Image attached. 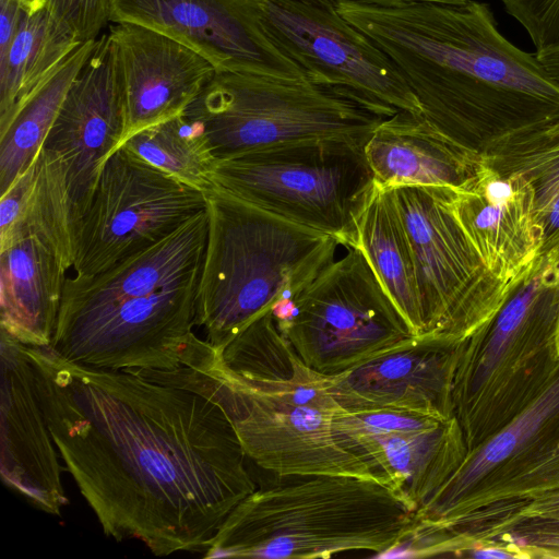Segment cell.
Masks as SVG:
<instances>
[{
  "label": "cell",
  "instance_id": "4fadbf2b",
  "mask_svg": "<svg viewBox=\"0 0 559 559\" xmlns=\"http://www.w3.org/2000/svg\"><path fill=\"white\" fill-rule=\"evenodd\" d=\"M266 35L310 81L355 93L377 114L421 107L391 59L364 33L326 9L302 0H262Z\"/></svg>",
  "mask_w": 559,
  "mask_h": 559
},
{
  "label": "cell",
  "instance_id": "cb8c5ba5",
  "mask_svg": "<svg viewBox=\"0 0 559 559\" xmlns=\"http://www.w3.org/2000/svg\"><path fill=\"white\" fill-rule=\"evenodd\" d=\"M357 247L416 335H423L413 252L389 188L374 183L357 222Z\"/></svg>",
  "mask_w": 559,
  "mask_h": 559
},
{
  "label": "cell",
  "instance_id": "5b68a950",
  "mask_svg": "<svg viewBox=\"0 0 559 559\" xmlns=\"http://www.w3.org/2000/svg\"><path fill=\"white\" fill-rule=\"evenodd\" d=\"M207 238L195 326L223 348L334 261L338 241L212 186L204 191Z\"/></svg>",
  "mask_w": 559,
  "mask_h": 559
},
{
  "label": "cell",
  "instance_id": "4316f807",
  "mask_svg": "<svg viewBox=\"0 0 559 559\" xmlns=\"http://www.w3.org/2000/svg\"><path fill=\"white\" fill-rule=\"evenodd\" d=\"M120 146L190 187L205 191L213 186L216 159L201 130L182 114L136 131Z\"/></svg>",
  "mask_w": 559,
  "mask_h": 559
},
{
  "label": "cell",
  "instance_id": "7a4b0ae2",
  "mask_svg": "<svg viewBox=\"0 0 559 559\" xmlns=\"http://www.w3.org/2000/svg\"><path fill=\"white\" fill-rule=\"evenodd\" d=\"M159 372L218 402L248 459L274 475H350L390 486L370 455L336 428L343 408L330 377L302 362L272 310L223 348L203 340L187 367Z\"/></svg>",
  "mask_w": 559,
  "mask_h": 559
},
{
  "label": "cell",
  "instance_id": "ac0fdd59",
  "mask_svg": "<svg viewBox=\"0 0 559 559\" xmlns=\"http://www.w3.org/2000/svg\"><path fill=\"white\" fill-rule=\"evenodd\" d=\"M0 331L1 479L34 508L60 516L69 499L34 368L24 345Z\"/></svg>",
  "mask_w": 559,
  "mask_h": 559
},
{
  "label": "cell",
  "instance_id": "8992f818",
  "mask_svg": "<svg viewBox=\"0 0 559 559\" xmlns=\"http://www.w3.org/2000/svg\"><path fill=\"white\" fill-rule=\"evenodd\" d=\"M558 297L559 252L546 250L490 324L460 344L452 401L467 451L504 427L546 388L524 376L549 379L559 371Z\"/></svg>",
  "mask_w": 559,
  "mask_h": 559
},
{
  "label": "cell",
  "instance_id": "f1b7e54d",
  "mask_svg": "<svg viewBox=\"0 0 559 559\" xmlns=\"http://www.w3.org/2000/svg\"><path fill=\"white\" fill-rule=\"evenodd\" d=\"M45 7L81 41L97 39L111 22V0H46Z\"/></svg>",
  "mask_w": 559,
  "mask_h": 559
},
{
  "label": "cell",
  "instance_id": "52a82bcc",
  "mask_svg": "<svg viewBox=\"0 0 559 559\" xmlns=\"http://www.w3.org/2000/svg\"><path fill=\"white\" fill-rule=\"evenodd\" d=\"M217 160L312 139L366 143L384 119L347 88L217 72L182 112Z\"/></svg>",
  "mask_w": 559,
  "mask_h": 559
},
{
  "label": "cell",
  "instance_id": "7402d4cb",
  "mask_svg": "<svg viewBox=\"0 0 559 559\" xmlns=\"http://www.w3.org/2000/svg\"><path fill=\"white\" fill-rule=\"evenodd\" d=\"M364 151L374 183L382 188L406 185L456 188L479 158L423 114L407 110L382 120Z\"/></svg>",
  "mask_w": 559,
  "mask_h": 559
},
{
  "label": "cell",
  "instance_id": "e575fe53",
  "mask_svg": "<svg viewBox=\"0 0 559 559\" xmlns=\"http://www.w3.org/2000/svg\"><path fill=\"white\" fill-rule=\"evenodd\" d=\"M545 136L549 139H558L559 140V119L546 126L544 130Z\"/></svg>",
  "mask_w": 559,
  "mask_h": 559
},
{
  "label": "cell",
  "instance_id": "8fae6325",
  "mask_svg": "<svg viewBox=\"0 0 559 559\" xmlns=\"http://www.w3.org/2000/svg\"><path fill=\"white\" fill-rule=\"evenodd\" d=\"M205 209L204 191L117 147L105 160L79 224L73 275L93 276L109 269L162 241Z\"/></svg>",
  "mask_w": 559,
  "mask_h": 559
},
{
  "label": "cell",
  "instance_id": "d6a6232c",
  "mask_svg": "<svg viewBox=\"0 0 559 559\" xmlns=\"http://www.w3.org/2000/svg\"><path fill=\"white\" fill-rule=\"evenodd\" d=\"M335 3L337 1H353V2H359V3H366V4H372V5H379V7H395L401 5L404 3L409 2H417V1H432V2H443V3H464L468 0H333Z\"/></svg>",
  "mask_w": 559,
  "mask_h": 559
},
{
  "label": "cell",
  "instance_id": "6da1fadb",
  "mask_svg": "<svg viewBox=\"0 0 559 559\" xmlns=\"http://www.w3.org/2000/svg\"><path fill=\"white\" fill-rule=\"evenodd\" d=\"M24 348L64 468L105 536L158 557L204 555L257 488L222 405L157 369H100L50 346Z\"/></svg>",
  "mask_w": 559,
  "mask_h": 559
},
{
  "label": "cell",
  "instance_id": "8d00e7d4",
  "mask_svg": "<svg viewBox=\"0 0 559 559\" xmlns=\"http://www.w3.org/2000/svg\"><path fill=\"white\" fill-rule=\"evenodd\" d=\"M306 2H310L317 4L319 7H323L326 9H335V2L333 0H302Z\"/></svg>",
  "mask_w": 559,
  "mask_h": 559
},
{
  "label": "cell",
  "instance_id": "2e32d148",
  "mask_svg": "<svg viewBox=\"0 0 559 559\" xmlns=\"http://www.w3.org/2000/svg\"><path fill=\"white\" fill-rule=\"evenodd\" d=\"M451 212L487 270L518 287L543 254L547 236L536 212V186L524 170L501 175L478 158L449 188Z\"/></svg>",
  "mask_w": 559,
  "mask_h": 559
},
{
  "label": "cell",
  "instance_id": "e0dca14e",
  "mask_svg": "<svg viewBox=\"0 0 559 559\" xmlns=\"http://www.w3.org/2000/svg\"><path fill=\"white\" fill-rule=\"evenodd\" d=\"M462 342L415 335L377 357L330 377V391L347 412H405L454 417L452 388Z\"/></svg>",
  "mask_w": 559,
  "mask_h": 559
},
{
  "label": "cell",
  "instance_id": "7c38bea8",
  "mask_svg": "<svg viewBox=\"0 0 559 559\" xmlns=\"http://www.w3.org/2000/svg\"><path fill=\"white\" fill-rule=\"evenodd\" d=\"M74 257L66 199L37 176L21 217L0 237V329L26 346H49Z\"/></svg>",
  "mask_w": 559,
  "mask_h": 559
},
{
  "label": "cell",
  "instance_id": "5bb4252c",
  "mask_svg": "<svg viewBox=\"0 0 559 559\" xmlns=\"http://www.w3.org/2000/svg\"><path fill=\"white\" fill-rule=\"evenodd\" d=\"M261 4L262 0H111V22L159 31L198 51L217 72L307 79L266 35Z\"/></svg>",
  "mask_w": 559,
  "mask_h": 559
},
{
  "label": "cell",
  "instance_id": "83f0119b",
  "mask_svg": "<svg viewBox=\"0 0 559 559\" xmlns=\"http://www.w3.org/2000/svg\"><path fill=\"white\" fill-rule=\"evenodd\" d=\"M526 31L536 51L559 46V0H500Z\"/></svg>",
  "mask_w": 559,
  "mask_h": 559
},
{
  "label": "cell",
  "instance_id": "9a60e30c",
  "mask_svg": "<svg viewBox=\"0 0 559 559\" xmlns=\"http://www.w3.org/2000/svg\"><path fill=\"white\" fill-rule=\"evenodd\" d=\"M126 116L122 88L108 34L72 82L43 147L63 167L75 237L107 157L121 145Z\"/></svg>",
  "mask_w": 559,
  "mask_h": 559
},
{
  "label": "cell",
  "instance_id": "484cf974",
  "mask_svg": "<svg viewBox=\"0 0 559 559\" xmlns=\"http://www.w3.org/2000/svg\"><path fill=\"white\" fill-rule=\"evenodd\" d=\"M96 39L82 43L29 94L0 133V195L35 163L64 97Z\"/></svg>",
  "mask_w": 559,
  "mask_h": 559
},
{
  "label": "cell",
  "instance_id": "4dcf8cb0",
  "mask_svg": "<svg viewBox=\"0 0 559 559\" xmlns=\"http://www.w3.org/2000/svg\"><path fill=\"white\" fill-rule=\"evenodd\" d=\"M25 11L17 0H0V58L10 49Z\"/></svg>",
  "mask_w": 559,
  "mask_h": 559
},
{
  "label": "cell",
  "instance_id": "30bf717a",
  "mask_svg": "<svg viewBox=\"0 0 559 559\" xmlns=\"http://www.w3.org/2000/svg\"><path fill=\"white\" fill-rule=\"evenodd\" d=\"M389 189L413 252L423 335L463 342L487 328L518 287L484 265L451 212L449 188Z\"/></svg>",
  "mask_w": 559,
  "mask_h": 559
},
{
  "label": "cell",
  "instance_id": "d590c367",
  "mask_svg": "<svg viewBox=\"0 0 559 559\" xmlns=\"http://www.w3.org/2000/svg\"><path fill=\"white\" fill-rule=\"evenodd\" d=\"M555 347L556 354L559 359V297H558V308H557V318H556V326H555Z\"/></svg>",
  "mask_w": 559,
  "mask_h": 559
},
{
  "label": "cell",
  "instance_id": "603a6c76",
  "mask_svg": "<svg viewBox=\"0 0 559 559\" xmlns=\"http://www.w3.org/2000/svg\"><path fill=\"white\" fill-rule=\"evenodd\" d=\"M559 426L558 376L511 421L468 450L445 483L415 512V520L437 522L491 472Z\"/></svg>",
  "mask_w": 559,
  "mask_h": 559
},
{
  "label": "cell",
  "instance_id": "44dd1931",
  "mask_svg": "<svg viewBox=\"0 0 559 559\" xmlns=\"http://www.w3.org/2000/svg\"><path fill=\"white\" fill-rule=\"evenodd\" d=\"M206 238L205 209L162 241L96 275L68 276L57 325L199 275Z\"/></svg>",
  "mask_w": 559,
  "mask_h": 559
},
{
  "label": "cell",
  "instance_id": "d6986e66",
  "mask_svg": "<svg viewBox=\"0 0 559 559\" xmlns=\"http://www.w3.org/2000/svg\"><path fill=\"white\" fill-rule=\"evenodd\" d=\"M336 428L377 463L390 486L416 510L453 474L467 448L455 417L442 420L405 412L350 413Z\"/></svg>",
  "mask_w": 559,
  "mask_h": 559
},
{
  "label": "cell",
  "instance_id": "836d02e7",
  "mask_svg": "<svg viewBox=\"0 0 559 559\" xmlns=\"http://www.w3.org/2000/svg\"><path fill=\"white\" fill-rule=\"evenodd\" d=\"M22 3L27 12H33L41 9L46 4V0H17Z\"/></svg>",
  "mask_w": 559,
  "mask_h": 559
},
{
  "label": "cell",
  "instance_id": "1f68e13d",
  "mask_svg": "<svg viewBox=\"0 0 559 559\" xmlns=\"http://www.w3.org/2000/svg\"><path fill=\"white\" fill-rule=\"evenodd\" d=\"M535 55L549 76L559 84V46L536 51Z\"/></svg>",
  "mask_w": 559,
  "mask_h": 559
},
{
  "label": "cell",
  "instance_id": "f546056e",
  "mask_svg": "<svg viewBox=\"0 0 559 559\" xmlns=\"http://www.w3.org/2000/svg\"><path fill=\"white\" fill-rule=\"evenodd\" d=\"M34 164L0 195V237L4 236L22 215L34 186Z\"/></svg>",
  "mask_w": 559,
  "mask_h": 559
},
{
  "label": "cell",
  "instance_id": "ffe728a7",
  "mask_svg": "<svg viewBox=\"0 0 559 559\" xmlns=\"http://www.w3.org/2000/svg\"><path fill=\"white\" fill-rule=\"evenodd\" d=\"M107 34L122 88L123 141L143 128L181 115L217 73L194 49L142 24L111 22Z\"/></svg>",
  "mask_w": 559,
  "mask_h": 559
},
{
  "label": "cell",
  "instance_id": "9c48e42d",
  "mask_svg": "<svg viewBox=\"0 0 559 559\" xmlns=\"http://www.w3.org/2000/svg\"><path fill=\"white\" fill-rule=\"evenodd\" d=\"M272 313L302 362L326 377L416 335L364 253L353 247Z\"/></svg>",
  "mask_w": 559,
  "mask_h": 559
},
{
  "label": "cell",
  "instance_id": "277c9868",
  "mask_svg": "<svg viewBox=\"0 0 559 559\" xmlns=\"http://www.w3.org/2000/svg\"><path fill=\"white\" fill-rule=\"evenodd\" d=\"M415 508L381 481L350 475H274L240 501L205 558L388 557L407 537Z\"/></svg>",
  "mask_w": 559,
  "mask_h": 559
},
{
  "label": "cell",
  "instance_id": "d4e9b609",
  "mask_svg": "<svg viewBox=\"0 0 559 559\" xmlns=\"http://www.w3.org/2000/svg\"><path fill=\"white\" fill-rule=\"evenodd\" d=\"M82 43L46 7L25 11L10 49L0 58V133L29 94Z\"/></svg>",
  "mask_w": 559,
  "mask_h": 559
},
{
  "label": "cell",
  "instance_id": "ba28073f",
  "mask_svg": "<svg viewBox=\"0 0 559 559\" xmlns=\"http://www.w3.org/2000/svg\"><path fill=\"white\" fill-rule=\"evenodd\" d=\"M366 143L312 139L217 160L211 181L235 197L357 247V222L373 189Z\"/></svg>",
  "mask_w": 559,
  "mask_h": 559
},
{
  "label": "cell",
  "instance_id": "3957f363",
  "mask_svg": "<svg viewBox=\"0 0 559 559\" xmlns=\"http://www.w3.org/2000/svg\"><path fill=\"white\" fill-rule=\"evenodd\" d=\"M335 9L391 59L423 116L456 141L461 126L485 107L521 106L551 122L559 118V84L536 55L503 36L486 2L337 1Z\"/></svg>",
  "mask_w": 559,
  "mask_h": 559
}]
</instances>
